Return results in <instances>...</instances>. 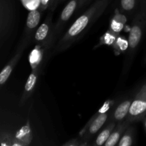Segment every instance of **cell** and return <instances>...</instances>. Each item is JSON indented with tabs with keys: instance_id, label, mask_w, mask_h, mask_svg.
<instances>
[{
	"instance_id": "cell-1",
	"label": "cell",
	"mask_w": 146,
	"mask_h": 146,
	"mask_svg": "<svg viewBox=\"0 0 146 146\" xmlns=\"http://www.w3.org/2000/svg\"><path fill=\"white\" fill-rule=\"evenodd\" d=\"M110 0H97L85 13L78 17L59 40L54 51L59 52L71 46L79 39L93 23L103 14Z\"/></svg>"
},
{
	"instance_id": "cell-2",
	"label": "cell",
	"mask_w": 146,
	"mask_h": 146,
	"mask_svg": "<svg viewBox=\"0 0 146 146\" xmlns=\"http://www.w3.org/2000/svg\"><path fill=\"white\" fill-rule=\"evenodd\" d=\"M108 104L109 101L105 103L104 106L99 110L98 113L91 118L86 126L81 131V137L84 141H87L94 136L103 128L104 124L109 121L111 112L108 111V108H109V105L108 106Z\"/></svg>"
},
{
	"instance_id": "cell-3",
	"label": "cell",
	"mask_w": 146,
	"mask_h": 146,
	"mask_svg": "<svg viewBox=\"0 0 146 146\" xmlns=\"http://www.w3.org/2000/svg\"><path fill=\"white\" fill-rule=\"evenodd\" d=\"M146 29V16L140 12L133 21L128 35V50L130 54L135 51L141 43Z\"/></svg>"
},
{
	"instance_id": "cell-4",
	"label": "cell",
	"mask_w": 146,
	"mask_h": 146,
	"mask_svg": "<svg viewBox=\"0 0 146 146\" xmlns=\"http://www.w3.org/2000/svg\"><path fill=\"white\" fill-rule=\"evenodd\" d=\"M146 116V84L133 99L126 119L131 122L142 121Z\"/></svg>"
},
{
	"instance_id": "cell-5",
	"label": "cell",
	"mask_w": 146,
	"mask_h": 146,
	"mask_svg": "<svg viewBox=\"0 0 146 146\" xmlns=\"http://www.w3.org/2000/svg\"><path fill=\"white\" fill-rule=\"evenodd\" d=\"M51 19L52 15L49 14L46 20H45V21L42 23L35 31L34 41L37 45H44L49 38L50 34H51Z\"/></svg>"
},
{
	"instance_id": "cell-6",
	"label": "cell",
	"mask_w": 146,
	"mask_h": 146,
	"mask_svg": "<svg viewBox=\"0 0 146 146\" xmlns=\"http://www.w3.org/2000/svg\"><path fill=\"white\" fill-rule=\"evenodd\" d=\"M132 101L133 99H127L120 103L111 112L109 121H115L118 124V123L122 122L126 119Z\"/></svg>"
},
{
	"instance_id": "cell-7",
	"label": "cell",
	"mask_w": 146,
	"mask_h": 146,
	"mask_svg": "<svg viewBox=\"0 0 146 146\" xmlns=\"http://www.w3.org/2000/svg\"><path fill=\"white\" fill-rule=\"evenodd\" d=\"M40 70H41V66L32 69V72L29 76L27 82H26L25 86H24L22 97L21 98V105L24 104L32 94L34 88L36 86V84L37 78H38V74L40 73Z\"/></svg>"
},
{
	"instance_id": "cell-8",
	"label": "cell",
	"mask_w": 146,
	"mask_h": 146,
	"mask_svg": "<svg viewBox=\"0 0 146 146\" xmlns=\"http://www.w3.org/2000/svg\"><path fill=\"white\" fill-rule=\"evenodd\" d=\"M24 48H25V46L23 44L21 46V47L19 48L18 51H17L15 55H14V56H13V58L10 60L8 64L4 66V68L1 70V74H0V84H1V86L4 85V84L7 82L8 78H9L13 69H14V67L16 66L17 64L18 63L20 57H21V54H22V52L23 51H24Z\"/></svg>"
},
{
	"instance_id": "cell-9",
	"label": "cell",
	"mask_w": 146,
	"mask_h": 146,
	"mask_svg": "<svg viewBox=\"0 0 146 146\" xmlns=\"http://www.w3.org/2000/svg\"><path fill=\"white\" fill-rule=\"evenodd\" d=\"M131 121L125 119V121L120 122L117 124L115 128H114L113 131L111 133V135L107 140L106 142L105 143L104 145L105 146H115L119 142L120 139L122 137L123 134L124 133L127 128L130 126Z\"/></svg>"
},
{
	"instance_id": "cell-10",
	"label": "cell",
	"mask_w": 146,
	"mask_h": 146,
	"mask_svg": "<svg viewBox=\"0 0 146 146\" xmlns=\"http://www.w3.org/2000/svg\"><path fill=\"white\" fill-rule=\"evenodd\" d=\"M41 18V13L38 9H32L28 14L26 23V33L30 38V35L37 28Z\"/></svg>"
},
{
	"instance_id": "cell-11",
	"label": "cell",
	"mask_w": 146,
	"mask_h": 146,
	"mask_svg": "<svg viewBox=\"0 0 146 146\" xmlns=\"http://www.w3.org/2000/svg\"><path fill=\"white\" fill-rule=\"evenodd\" d=\"M32 138L31 129L29 124L24 125L16 134L14 138V145H27L30 143Z\"/></svg>"
},
{
	"instance_id": "cell-12",
	"label": "cell",
	"mask_w": 146,
	"mask_h": 146,
	"mask_svg": "<svg viewBox=\"0 0 146 146\" xmlns=\"http://www.w3.org/2000/svg\"><path fill=\"white\" fill-rule=\"evenodd\" d=\"M78 1H79V0H71L66 5V7H64L63 11H61L59 20H58V22L57 24L56 28L61 27L64 23L66 22L71 18V16L73 15L74 12L75 11L76 9Z\"/></svg>"
},
{
	"instance_id": "cell-13",
	"label": "cell",
	"mask_w": 146,
	"mask_h": 146,
	"mask_svg": "<svg viewBox=\"0 0 146 146\" xmlns=\"http://www.w3.org/2000/svg\"><path fill=\"white\" fill-rule=\"evenodd\" d=\"M116 125L117 123L115 121H108V125L104 128V130L98 134L97 138H96L95 141H94V145L96 146L104 145L105 143L106 142L107 140L108 139V138H109L110 135H111V133H112V131H113L114 128H115Z\"/></svg>"
},
{
	"instance_id": "cell-14",
	"label": "cell",
	"mask_w": 146,
	"mask_h": 146,
	"mask_svg": "<svg viewBox=\"0 0 146 146\" xmlns=\"http://www.w3.org/2000/svg\"><path fill=\"white\" fill-rule=\"evenodd\" d=\"M43 45H36V46L31 51L29 55V63L32 69L39 66L42 61L44 49L42 48Z\"/></svg>"
},
{
	"instance_id": "cell-15",
	"label": "cell",
	"mask_w": 146,
	"mask_h": 146,
	"mask_svg": "<svg viewBox=\"0 0 146 146\" xmlns=\"http://www.w3.org/2000/svg\"><path fill=\"white\" fill-rule=\"evenodd\" d=\"M125 22H126V17H125V14H122V13L119 14H115L111 22L110 29L113 31L114 33L119 34L121 30L123 29Z\"/></svg>"
},
{
	"instance_id": "cell-16",
	"label": "cell",
	"mask_w": 146,
	"mask_h": 146,
	"mask_svg": "<svg viewBox=\"0 0 146 146\" xmlns=\"http://www.w3.org/2000/svg\"><path fill=\"white\" fill-rule=\"evenodd\" d=\"M138 0H120V11L123 14H133L138 6Z\"/></svg>"
},
{
	"instance_id": "cell-17",
	"label": "cell",
	"mask_w": 146,
	"mask_h": 146,
	"mask_svg": "<svg viewBox=\"0 0 146 146\" xmlns=\"http://www.w3.org/2000/svg\"><path fill=\"white\" fill-rule=\"evenodd\" d=\"M134 139H135L134 128L129 126L123 134L122 137L117 145L118 146H131L133 144Z\"/></svg>"
},
{
	"instance_id": "cell-18",
	"label": "cell",
	"mask_w": 146,
	"mask_h": 146,
	"mask_svg": "<svg viewBox=\"0 0 146 146\" xmlns=\"http://www.w3.org/2000/svg\"><path fill=\"white\" fill-rule=\"evenodd\" d=\"M118 36V34L116 33H114L113 31H111V29H109V31H107L103 37L101 38L102 40V42L104 44H108V45H111V44H113L115 43V40L117 39Z\"/></svg>"
},
{
	"instance_id": "cell-19",
	"label": "cell",
	"mask_w": 146,
	"mask_h": 146,
	"mask_svg": "<svg viewBox=\"0 0 146 146\" xmlns=\"http://www.w3.org/2000/svg\"><path fill=\"white\" fill-rule=\"evenodd\" d=\"M113 46H115V49H118L119 51H125L127 48H128V42L121 37L118 36L115 43L113 44Z\"/></svg>"
},
{
	"instance_id": "cell-20",
	"label": "cell",
	"mask_w": 146,
	"mask_h": 146,
	"mask_svg": "<svg viewBox=\"0 0 146 146\" xmlns=\"http://www.w3.org/2000/svg\"><path fill=\"white\" fill-rule=\"evenodd\" d=\"M52 0H39V8L41 10H44L50 5Z\"/></svg>"
},
{
	"instance_id": "cell-21",
	"label": "cell",
	"mask_w": 146,
	"mask_h": 146,
	"mask_svg": "<svg viewBox=\"0 0 146 146\" xmlns=\"http://www.w3.org/2000/svg\"><path fill=\"white\" fill-rule=\"evenodd\" d=\"M141 4H142V10L141 12L146 16V0H141Z\"/></svg>"
},
{
	"instance_id": "cell-22",
	"label": "cell",
	"mask_w": 146,
	"mask_h": 146,
	"mask_svg": "<svg viewBox=\"0 0 146 146\" xmlns=\"http://www.w3.org/2000/svg\"><path fill=\"white\" fill-rule=\"evenodd\" d=\"M144 128H145V131L146 133V116L144 118Z\"/></svg>"
},
{
	"instance_id": "cell-23",
	"label": "cell",
	"mask_w": 146,
	"mask_h": 146,
	"mask_svg": "<svg viewBox=\"0 0 146 146\" xmlns=\"http://www.w3.org/2000/svg\"><path fill=\"white\" fill-rule=\"evenodd\" d=\"M84 1H85V0H79V3H80V2H81V4H82V3H83V2H84Z\"/></svg>"
}]
</instances>
